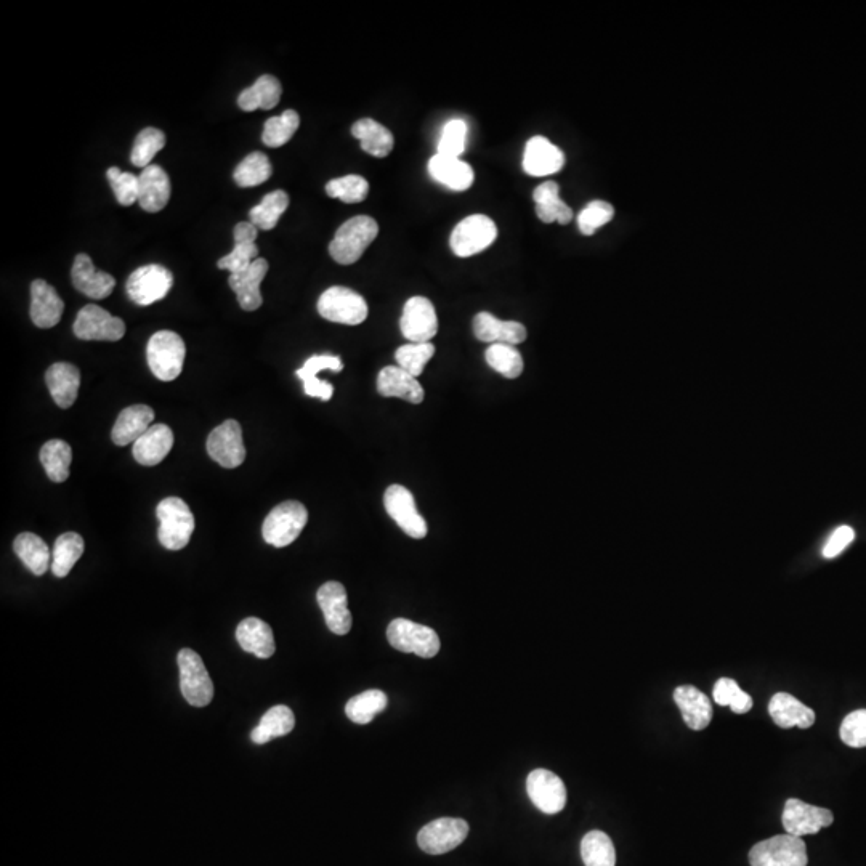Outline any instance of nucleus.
Instances as JSON below:
<instances>
[{
	"label": "nucleus",
	"instance_id": "14",
	"mask_svg": "<svg viewBox=\"0 0 866 866\" xmlns=\"http://www.w3.org/2000/svg\"><path fill=\"white\" fill-rule=\"evenodd\" d=\"M384 506L393 522H397L406 535L414 539H424L427 536V523L419 514L413 493L408 488L401 485L389 486L384 494Z\"/></svg>",
	"mask_w": 866,
	"mask_h": 866
},
{
	"label": "nucleus",
	"instance_id": "34",
	"mask_svg": "<svg viewBox=\"0 0 866 866\" xmlns=\"http://www.w3.org/2000/svg\"><path fill=\"white\" fill-rule=\"evenodd\" d=\"M281 94H283L281 82L272 74H264L252 87H247L239 94L238 105L246 113L255 110H273L280 103Z\"/></svg>",
	"mask_w": 866,
	"mask_h": 866
},
{
	"label": "nucleus",
	"instance_id": "55",
	"mask_svg": "<svg viewBox=\"0 0 866 866\" xmlns=\"http://www.w3.org/2000/svg\"><path fill=\"white\" fill-rule=\"evenodd\" d=\"M326 369L332 373H340L344 369V363L339 357H332V355H315V357L308 358L305 365L296 374L302 381H307L312 377H318V373L326 371Z\"/></svg>",
	"mask_w": 866,
	"mask_h": 866
},
{
	"label": "nucleus",
	"instance_id": "37",
	"mask_svg": "<svg viewBox=\"0 0 866 866\" xmlns=\"http://www.w3.org/2000/svg\"><path fill=\"white\" fill-rule=\"evenodd\" d=\"M294 725H296V717L291 708L283 705L273 706L260 719V724L252 730L251 740L255 745H265L273 738L289 735L294 730Z\"/></svg>",
	"mask_w": 866,
	"mask_h": 866
},
{
	"label": "nucleus",
	"instance_id": "24",
	"mask_svg": "<svg viewBox=\"0 0 866 866\" xmlns=\"http://www.w3.org/2000/svg\"><path fill=\"white\" fill-rule=\"evenodd\" d=\"M474 334L480 342L518 345L527 339V328L518 321H501L491 313H478L474 320Z\"/></svg>",
	"mask_w": 866,
	"mask_h": 866
},
{
	"label": "nucleus",
	"instance_id": "1",
	"mask_svg": "<svg viewBox=\"0 0 866 866\" xmlns=\"http://www.w3.org/2000/svg\"><path fill=\"white\" fill-rule=\"evenodd\" d=\"M379 233V225L373 217L357 215L340 225L336 236L329 244V254L340 265H352L361 259L369 244Z\"/></svg>",
	"mask_w": 866,
	"mask_h": 866
},
{
	"label": "nucleus",
	"instance_id": "51",
	"mask_svg": "<svg viewBox=\"0 0 866 866\" xmlns=\"http://www.w3.org/2000/svg\"><path fill=\"white\" fill-rule=\"evenodd\" d=\"M467 124L462 119H453L442 130L437 154L446 158H459L466 150Z\"/></svg>",
	"mask_w": 866,
	"mask_h": 866
},
{
	"label": "nucleus",
	"instance_id": "39",
	"mask_svg": "<svg viewBox=\"0 0 866 866\" xmlns=\"http://www.w3.org/2000/svg\"><path fill=\"white\" fill-rule=\"evenodd\" d=\"M85 551L84 539L77 533H65L55 541L52 552V571L57 578H66L71 573L77 560Z\"/></svg>",
	"mask_w": 866,
	"mask_h": 866
},
{
	"label": "nucleus",
	"instance_id": "30",
	"mask_svg": "<svg viewBox=\"0 0 866 866\" xmlns=\"http://www.w3.org/2000/svg\"><path fill=\"white\" fill-rule=\"evenodd\" d=\"M45 384L60 408H71L81 387V373L71 363H55L45 373Z\"/></svg>",
	"mask_w": 866,
	"mask_h": 866
},
{
	"label": "nucleus",
	"instance_id": "32",
	"mask_svg": "<svg viewBox=\"0 0 866 866\" xmlns=\"http://www.w3.org/2000/svg\"><path fill=\"white\" fill-rule=\"evenodd\" d=\"M153 419L154 411L150 406L134 405L122 409L111 432L114 445L127 446L137 442L150 429Z\"/></svg>",
	"mask_w": 866,
	"mask_h": 866
},
{
	"label": "nucleus",
	"instance_id": "18",
	"mask_svg": "<svg viewBox=\"0 0 866 866\" xmlns=\"http://www.w3.org/2000/svg\"><path fill=\"white\" fill-rule=\"evenodd\" d=\"M316 600L328 624L329 631L336 636H345L352 629V613L349 610V597L342 584L329 581L318 589Z\"/></svg>",
	"mask_w": 866,
	"mask_h": 866
},
{
	"label": "nucleus",
	"instance_id": "43",
	"mask_svg": "<svg viewBox=\"0 0 866 866\" xmlns=\"http://www.w3.org/2000/svg\"><path fill=\"white\" fill-rule=\"evenodd\" d=\"M581 857L586 866H615L616 850L607 833L589 831L581 841Z\"/></svg>",
	"mask_w": 866,
	"mask_h": 866
},
{
	"label": "nucleus",
	"instance_id": "23",
	"mask_svg": "<svg viewBox=\"0 0 866 866\" xmlns=\"http://www.w3.org/2000/svg\"><path fill=\"white\" fill-rule=\"evenodd\" d=\"M267 272V260L257 259L244 272L230 275V280H228L230 288L233 289L236 297H238L239 305L246 312H254L264 302L262 294H260V283L264 281Z\"/></svg>",
	"mask_w": 866,
	"mask_h": 866
},
{
	"label": "nucleus",
	"instance_id": "45",
	"mask_svg": "<svg viewBox=\"0 0 866 866\" xmlns=\"http://www.w3.org/2000/svg\"><path fill=\"white\" fill-rule=\"evenodd\" d=\"M486 363L507 379H517L523 373V358L514 345L493 344L485 353Z\"/></svg>",
	"mask_w": 866,
	"mask_h": 866
},
{
	"label": "nucleus",
	"instance_id": "21",
	"mask_svg": "<svg viewBox=\"0 0 866 866\" xmlns=\"http://www.w3.org/2000/svg\"><path fill=\"white\" fill-rule=\"evenodd\" d=\"M65 312V302L47 281L36 280L31 284V308L29 315L37 328L50 329L60 323Z\"/></svg>",
	"mask_w": 866,
	"mask_h": 866
},
{
	"label": "nucleus",
	"instance_id": "15",
	"mask_svg": "<svg viewBox=\"0 0 866 866\" xmlns=\"http://www.w3.org/2000/svg\"><path fill=\"white\" fill-rule=\"evenodd\" d=\"M400 328L411 344H429L438 332L437 312L432 302L425 297H411L403 308Z\"/></svg>",
	"mask_w": 866,
	"mask_h": 866
},
{
	"label": "nucleus",
	"instance_id": "5",
	"mask_svg": "<svg viewBox=\"0 0 866 866\" xmlns=\"http://www.w3.org/2000/svg\"><path fill=\"white\" fill-rule=\"evenodd\" d=\"M751 866H807L806 842L793 834H780L757 842L749 850Z\"/></svg>",
	"mask_w": 866,
	"mask_h": 866
},
{
	"label": "nucleus",
	"instance_id": "36",
	"mask_svg": "<svg viewBox=\"0 0 866 866\" xmlns=\"http://www.w3.org/2000/svg\"><path fill=\"white\" fill-rule=\"evenodd\" d=\"M533 199L536 214L544 223L559 222L560 225H567L573 219V211L560 199L557 183L546 182L539 185L533 193Z\"/></svg>",
	"mask_w": 866,
	"mask_h": 866
},
{
	"label": "nucleus",
	"instance_id": "44",
	"mask_svg": "<svg viewBox=\"0 0 866 866\" xmlns=\"http://www.w3.org/2000/svg\"><path fill=\"white\" fill-rule=\"evenodd\" d=\"M272 164L267 154L255 151L244 158V161L236 167L235 182L238 187L252 188L267 182L272 177Z\"/></svg>",
	"mask_w": 866,
	"mask_h": 866
},
{
	"label": "nucleus",
	"instance_id": "47",
	"mask_svg": "<svg viewBox=\"0 0 866 866\" xmlns=\"http://www.w3.org/2000/svg\"><path fill=\"white\" fill-rule=\"evenodd\" d=\"M166 146V135L159 129L148 127L143 129L135 138L134 148L130 154V161L135 167L151 166L154 156Z\"/></svg>",
	"mask_w": 866,
	"mask_h": 866
},
{
	"label": "nucleus",
	"instance_id": "2",
	"mask_svg": "<svg viewBox=\"0 0 866 866\" xmlns=\"http://www.w3.org/2000/svg\"><path fill=\"white\" fill-rule=\"evenodd\" d=\"M159 520L158 539L169 551H180L190 543L195 531V515L187 502L180 498H166L156 509Z\"/></svg>",
	"mask_w": 866,
	"mask_h": 866
},
{
	"label": "nucleus",
	"instance_id": "38",
	"mask_svg": "<svg viewBox=\"0 0 866 866\" xmlns=\"http://www.w3.org/2000/svg\"><path fill=\"white\" fill-rule=\"evenodd\" d=\"M13 551L33 575H45L50 567V549L44 539L34 533H21L15 538Z\"/></svg>",
	"mask_w": 866,
	"mask_h": 866
},
{
	"label": "nucleus",
	"instance_id": "35",
	"mask_svg": "<svg viewBox=\"0 0 866 866\" xmlns=\"http://www.w3.org/2000/svg\"><path fill=\"white\" fill-rule=\"evenodd\" d=\"M353 137L358 138L361 148L374 158H385L392 153L395 138L387 127L374 119H360L352 127Z\"/></svg>",
	"mask_w": 866,
	"mask_h": 866
},
{
	"label": "nucleus",
	"instance_id": "50",
	"mask_svg": "<svg viewBox=\"0 0 866 866\" xmlns=\"http://www.w3.org/2000/svg\"><path fill=\"white\" fill-rule=\"evenodd\" d=\"M435 355V345L429 344H406L395 353V360L401 369L411 376L419 377L424 373V368Z\"/></svg>",
	"mask_w": 866,
	"mask_h": 866
},
{
	"label": "nucleus",
	"instance_id": "29",
	"mask_svg": "<svg viewBox=\"0 0 866 866\" xmlns=\"http://www.w3.org/2000/svg\"><path fill=\"white\" fill-rule=\"evenodd\" d=\"M769 713L773 722L782 729H810L815 724L814 709H810L790 693H775L769 703Z\"/></svg>",
	"mask_w": 866,
	"mask_h": 866
},
{
	"label": "nucleus",
	"instance_id": "20",
	"mask_svg": "<svg viewBox=\"0 0 866 866\" xmlns=\"http://www.w3.org/2000/svg\"><path fill=\"white\" fill-rule=\"evenodd\" d=\"M565 166V154L559 146L549 142L546 137H533L528 140L523 154V170L531 177L554 175Z\"/></svg>",
	"mask_w": 866,
	"mask_h": 866
},
{
	"label": "nucleus",
	"instance_id": "33",
	"mask_svg": "<svg viewBox=\"0 0 866 866\" xmlns=\"http://www.w3.org/2000/svg\"><path fill=\"white\" fill-rule=\"evenodd\" d=\"M429 174L433 180L453 191H466L472 187L474 169L459 158H446L435 154L429 161Z\"/></svg>",
	"mask_w": 866,
	"mask_h": 866
},
{
	"label": "nucleus",
	"instance_id": "42",
	"mask_svg": "<svg viewBox=\"0 0 866 866\" xmlns=\"http://www.w3.org/2000/svg\"><path fill=\"white\" fill-rule=\"evenodd\" d=\"M389 705V698L381 690H366L345 705V714L355 724L366 725L373 722Z\"/></svg>",
	"mask_w": 866,
	"mask_h": 866
},
{
	"label": "nucleus",
	"instance_id": "16",
	"mask_svg": "<svg viewBox=\"0 0 866 866\" xmlns=\"http://www.w3.org/2000/svg\"><path fill=\"white\" fill-rule=\"evenodd\" d=\"M527 793L541 812L555 815L567 806V788L562 778L546 769H536L528 775Z\"/></svg>",
	"mask_w": 866,
	"mask_h": 866
},
{
	"label": "nucleus",
	"instance_id": "41",
	"mask_svg": "<svg viewBox=\"0 0 866 866\" xmlns=\"http://www.w3.org/2000/svg\"><path fill=\"white\" fill-rule=\"evenodd\" d=\"M289 207V195L286 191L276 190L264 196L259 206L252 207L249 219L257 230H273L280 222L281 215Z\"/></svg>",
	"mask_w": 866,
	"mask_h": 866
},
{
	"label": "nucleus",
	"instance_id": "49",
	"mask_svg": "<svg viewBox=\"0 0 866 866\" xmlns=\"http://www.w3.org/2000/svg\"><path fill=\"white\" fill-rule=\"evenodd\" d=\"M326 193L331 198L340 199L342 203L357 204L365 201L368 196L369 183L361 175H345L328 182Z\"/></svg>",
	"mask_w": 866,
	"mask_h": 866
},
{
	"label": "nucleus",
	"instance_id": "8",
	"mask_svg": "<svg viewBox=\"0 0 866 866\" xmlns=\"http://www.w3.org/2000/svg\"><path fill=\"white\" fill-rule=\"evenodd\" d=\"M387 639L395 650L414 653L421 658H433L440 652V637L432 628L424 624L398 618L387 628Z\"/></svg>",
	"mask_w": 866,
	"mask_h": 866
},
{
	"label": "nucleus",
	"instance_id": "10",
	"mask_svg": "<svg viewBox=\"0 0 866 866\" xmlns=\"http://www.w3.org/2000/svg\"><path fill=\"white\" fill-rule=\"evenodd\" d=\"M174 286V275L162 265H145L135 270L127 280V296L134 304L148 307L164 299Z\"/></svg>",
	"mask_w": 866,
	"mask_h": 866
},
{
	"label": "nucleus",
	"instance_id": "46",
	"mask_svg": "<svg viewBox=\"0 0 866 866\" xmlns=\"http://www.w3.org/2000/svg\"><path fill=\"white\" fill-rule=\"evenodd\" d=\"M300 126V116L297 111L286 110L281 116L270 118L265 122L262 142L268 148H280L294 137Z\"/></svg>",
	"mask_w": 866,
	"mask_h": 866
},
{
	"label": "nucleus",
	"instance_id": "9",
	"mask_svg": "<svg viewBox=\"0 0 866 866\" xmlns=\"http://www.w3.org/2000/svg\"><path fill=\"white\" fill-rule=\"evenodd\" d=\"M498 238L496 223L483 214L469 215L451 233L450 246L458 257H472L485 251Z\"/></svg>",
	"mask_w": 866,
	"mask_h": 866
},
{
	"label": "nucleus",
	"instance_id": "19",
	"mask_svg": "<svg viewBox=\"0 0 866 866\" xmlns=\"http://www.w3.org/2000/svg\"><path fill=\"white\" fill-rule=\"evenodd\" d=\"M71 280L74 288L90 297V299L102 300L113 294L116 280L110 273L102 272L94 267V262L87 254H77L74 259Z\"/></svg>",
	"mask_w": 866,
	"mask_h": 866
},
{
	"label": "nucleus",
	"instance_id": "13",
	"mask_svg": "<svg viewBox=\"0 0 866 866\" xmlns=\"http://www.w3.org/2000/svg\"><path fill=\"white\" fill-rule=\"evenodd\" d=\"M207 454L225 469H236L246 461L243 429L238 421H225L207 438Z\"/></svg>",
	"mask_w": 866,
	"mask_h": 866
},
{
	"label": "nucleus",
	"instance_id": "31",
	"mask_svg": "<svg viewBox=\"0 0 866 866\" xmlns=\"http://www.w3.org/2000/svg\"><path fill=\"white\" fill-rule=\"evenodd\" d=\"M236 639L244 652L257 658H272L276 650L275 636L270 626L259 618H246L236 628Z\"/></svg>",
	"mask_w": 866,
	"mask_h": 866
},
{
	"label": "nucleus",
	"instance_id": "26",
	"mask_svg": "<svg viewBox=\"0 0 866 866\" xmlns=\"http://www.w3.org/2000/svg\"><path fill=\"white\" fill-rule=\"evenodd\" d=\"M233 233H235V247H233V251L222 257L219 260V264H217L220 270H228L231 275L233 273L244 272L246 268L251 267L254 260L259 259L257 257L259 255V247L255 244L257 233H259L257 227L252 225L251 222H241L236 225Z\"/></svg>",
	"mask_w": 866,
	"mask_h": 866
},
{
	"label": "nucleus",
	"instance_id": "56",
	"mask_svg": "<svg viewBox=\"0 0 866 866\" xmlns=\"http://www.w3.org/2000/svg\"><path fill=\"white\" fill-rule=\"evenodd\" d=\"M854 538V528L842 525V527H839L838 530L834 531L833 535L828 539V543L823 547V557H825V559H834V557H838L839 554L846 551L847 547L850 546V543L854 541Z\"/></svg>",
	"mask_w": 866,
	"mask_h": 866
},
{
	"label": "nucleus",
	"instance_id": "54",
	"mask_svg": "<svg viewBox=\"0 0 866 866\" xmlns=\"http://www.w3.org/2000/svg\"><path fill=\"white\" fill-rule=\"evenodd\" d=\"M842 743L850 748H866V709L847 714L841 724Z\"/></svg>",
	"mask_w": 866,
	"mask_h": 866
},
{
	"label": "nucleus",
	"instance_id": "4",
	"mask_svg": "<svg viewBox=\"0 0 866 866\" xmlns=\"http://www.w3.org/2000/svg\"><path fill=\"white\" fill-rule=\"evenodd\" d=\"M308 522V512L299 501H284L265 518L262 536L273 547H286L299 538Z\"/></svg>",
	"mask_w": 866,
	"mask_h": 866
},
{
	"label": "nucleus",
	"instance_id": "3",
	"mask_svg": "<svg viewBox=\"0 0 866 866\" xmlns=\"http://www.w3.org/2000/svg\"><path fill=\"white\" fill-rule=\"evenodd\" d=\"M185 355L187 347L177 332L159 331L148 340L146 360L159 381H175L182 374Z\"/></svg>",
	"mask_w": 866,
	"mask_h": 866
},
{
	"label": "nucleus",
	"instance_id": "6",
	"mask_svg": "<svg viewBox=\"0 0 866 866\" xmlns=\"http://www.w3.org/2000/svg\"><path fill=\"white\" fill-rule=\"evenodd\" d=\"M180 669V690L188 705L204 708L214 700V684L204 661L190 648H183L177 656Z\"/></svg>",
	"mask_w": 866,
	"mask_h": 866
},
{
	"label": "nucleus",
	"instance_id": "28",
	"mask_svg": "<svg viewBox=\"0 0 866 866\" xmlns=\"http://www.w3.org/2000/svg\"><path fill=\"white\" fill-rule=\"evenodd\" d=\"M138 180H140L138 204L143 211L151 214L162 211L170 199V180L166 170L151 164L138 175Z\"/></svg>",
	"mask_w": 866,
	"mask_h": 866
},
{
	"label": "nucleus",
	"instance_id": "25",
	"mask_svg": "<svg viewBox=\"0 0 866 866\" xmlns=\"http://www.w3.org/2000/svg\"><path fill=\"white\" fill-rule=\"evenodd\" d=\"M674 701L684 716L688 729L700 732L711 724L713 705L705 693L700 692L697 687L693 685L677 687L674 690Z\"/></svg>",
	"mask_w": 866,
	"mask_h": 866
},
{
	"label": "nucleus",
	"instance_id": "53",
	"mask_svg": "<svg viewBox=\"0 0 866 866\" xmlns=\"http://www.w3.org/2000/svg\"><path fill=\"white\" fill-rule=\"evenodd\" d=\"M613 217H615V209L612 204L605 201H592L579 214V231L586 236L594 235L595 231L607 225Z\"/></svg>",
	"mask_w": 866,
	"mask_h": 866
},
{
	"label": "nucleus",
	"instance_id": "11",
	"mask_svg": "<svg viewBox=\"0 0 866 866\" xmlns=\"http://www.w3.org/2000/svg\"><path fill=\"white\" fill-rule=\"evenodd\" d=\"M469 836V823L462 818H438L419 831L417 844L425 854L442 855L461 846Z\"/></svg>",
	"mask_w": 866,
	"mask_h": 866
},
{
	"label": "nucleus",
	"instance_id": "48",
	"mask_svg": "<svg viewBox=\"0 0 866 866\" xmlns=\"http://www.w3.org/2000/svg\"><path fill=\"white\" fill-rule=\"evenodd\" d=\"M714 701L719 706H730L735 714H746L753 708V698L741 690L740 685L729 677H722L714 685Z\"/></svg>",
	"mask_w": 866,
	"mask_h": 866
},
{
	"label": "nucleus",
	"instance_id": "22",
	"mask_svg": "<svg viewBox=\"0 0 866 866\" xmlns=\"http://www.w3.org/2000/svg\"><path fill=\"white\" fill-rule=\"evenodd\" d=\"M174 446V432L166 424H154L138 438L132 448L135 461L142 466H158Z\"/></svg>",
	"mask_w": 866,
	"mask_h": 866
},
{
	"label": "nucleus",
	"instance_id": "57",
	"mask_svg": "<svg viewBox=\"0 0 866 866\" xmlns=\"http://www.w3.org/2000/svg\"><path fill=\"white\" fill-rule=\"evenodd\" d=\"M304 389L308 397L320 398L323 401L331 400L332 393H334V387L328 382L320 381L318 377L304 381Z\"/></svg>",
	"mask_w": 866,
	"mask_h": 866
},
{
	"label": "nucleus",
	"instance_id": "17",
	"mask_svg": "<svg viewBox=\"0 0 866 866\" xmlns=\"http://www.w3.org/2000/svg\"><path fill=\"white\" fill-rule=\"evenodd\" d=\"M782 822L786 833L801 838L806 834L820 833L826 826L833 825L834 815L828 809L810 806L807 802L793 798L786 801Z\"/></svg>",
	"mask_w": 866,
	"mask_h": 866
},
{
	"label": "nucleus",
	"instance_id": "27",
	"mask_svg": "<svg viewBox=\"0 0 866 866\" xmlns=\"http://www.w3.org/2000/svg\"><path fill=\"white\" fill-rule=\"evenodd\" d=\"M377 392L382 397H395L406 400L413 405H419L424 401V389L417 381V377L406 373L400 366H387L377 376Z\"/></svg>",
	"mask_w": 866,
	"mask_h": 866
},
{
	"label": "nucleus",
	"instance_id": "40",
	"mask_svg": "<svg viewBox=\"0 0 866 866\" xmlns=\"http://www.w3.org/2000/svg\"><path fill=\"white\" fill-rule=\"evenodd\" d=\"M71 461H73V450L63 440H50L42 446V466L52 482L63 483L68 480Z\"/></svg>",
	"mask_w": 866,
	"mask_h": 866
},
{
	"label": "nucleus",
	"instance_id": "7",
	"mask_svg": "<svg viewBox=\"0 0 866 866\" xmlns=\"http://www.w3.org/2000/svg\"><path fill=\"white\" fill-rule=\"evenodd\" d=\"M318 313L332 323L358 326L368 318L369 308L365 297L342 286L326 289L318 300Z\"/></svg>",
	"mask_w": 866,
	"mask_h": 866
},
{
	"label": "nucleus",
	"instance_id": "52",
	"mask_svg": "<svg viewBox=\"0 0 866 866\" xmlns=\"http://www.w3.org/2000/svg\"><path fill=\"white\" fill-rule=\"evenodd\" d=\"M106 177L110 180L114 196L121 206H132L135 201H138V190H140L138 175L122 172L118 167H111L106 172Z\"/></svg>",
	"mask_w": 866,
	"mask_h": 866
},
{
	"label": "nucleus",
	"instance_id": "12",
	"mask_svg": "<svg viewBox=\"0 0 866 866\" xmlns=\"http://www.w3.org/2000/svg\"><path fill=\"white\" fill-rule=\"evenodd\" d=\"M73 331L74 336L81 340L118 342L126 334V323L98 305H85L77 313Z\"/></svg>",
	"mask_w": 866,
	"mask_h": 866
}]
</instances>
